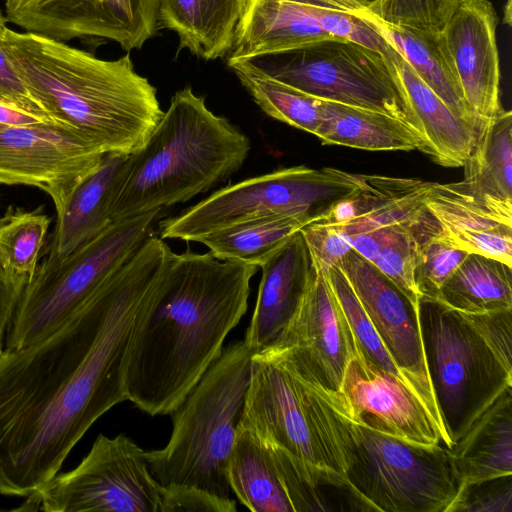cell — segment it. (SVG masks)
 Listing matches in <instances>:
<instances>
[{"label":"cell","instance_id":"681fc988","mask_svg":"<svg viewBox=\"0 0 512 512\" xmlns=\"http://www.w3.org/2000/svg\"><path fill=\"white\" fill-rule=\"evenodd\" d=\"M3 127H5V126H1V125H0V129H1V128H3Z\"/></svg>","mask_w":512,"mask_h":512},{"label":"cell","instance_id":"c3c4849f","mask_svg":"<svg viewBox=\"0 0 512 512\" xmlns=\"http://www.w3.org/2000/svg\"><path fill=\"white\" fill-rule=\"evenodd\" d=\"M504 22L507 25L511 24V0H507L504 6Z\"/></svg>","mask_w":512,"mask_h":512},{"label":"cell","instance_id":"2e32d148","mask_svg":"<svg viewBox=\"0 0 512 512\" xmlns=\"http://www.w3.org/2000/svg\"><path fill=\"white\" fill-rule=\"evenodd\" d=\"M278 344L289 345L324 389L340 392L345 369L358 349L325 274L316 270L296 314L275 345Z\"/></svg>","mask_w":512,"mask_h":512},{"label":"cell","instance_id":"5b68a950","mask_svg":"<svg viewBox=\"0 0 512 512\" xmlns=\"http://www.w3.org/2000/svg\"><path fill=\"white\" fill-rule=\"evenodd\" d=\"M255 352L244 340L224 349L172 412L168 443L147 452L149 471L162 488H193L232 499L228 461Z\"/></svg>","mask_w":512,"mask_h":512},{"label":"cell","instance_id":"603a6c76","mask_svg":"<svg viewBox=\"0 0 512 512\" xmlns=\"http://www.w3.org/2000/svg\"><path fill=\"white\" fill-rule=\"evenodd\" d=\"M127 155L105 154L76 185L57 212L56 226L46 258L60 260L87 243L108 225L120 168Z\"/></svg>","mask_w":512,"mask_h":512},{"label":"cell","instance_id":"44dd1931","mask_svg":"<svg viewBox=\"0 0 512 512\" xmlns=\"http://www.w3.org/2000/svg\"><path fill=\"white\" fill-rule=\"evenodd\" d=\"M425 204L442 235L455 246L512 266V220L475 202L459 182H431Z\"/></svg>","mask_w":512,"mask_h":512},{"label":"cell","instance_id":"e575fe53","mask_svg":"<svg viewBox=\"0 0 512 512\" xmlns=\"http://www.w3.org/2000/svg\"><path fill=\"white\" fill-rule=\"evenodd\" d=\"M467 254L442 235L428 210L416 232L414 282L419 297L436 300L444 282Z\"/></svg>","mask_w":512,"mask_h":512},{"label":"cell","instance_id":"4fadbf2b","mask_svg":"<svg viewBox=\"0 0 512 512\" xmlns=\"http://www.w3.org/2000/svg\"><path fill=\"white\" fill-rule=\"evenodd\" d=\"M338 266L408 387L424 405L441 433L444 445L450 449L425 364L418 303H413L388 276L353 248Z\"/></svg>","mask_w":512,"mask_h":512},{"label":"cell","instance_id":"8d00e7d4","mask_svg":"<svg viewBox=\"0 0 512 512\" xmlns=\"http://www.w3.org/2000/svg\"><path fill=\"white\" fill-rule=\"evenodd\" d=\"M325 276L346 316L360 354L406 383L340 267H331Z\"/></svg>","mask_w":512,"mask_h":512},{"label":"cell","instance_id":"cb8c5ba5","mask_svg":"<svg viewBox=\"0 0 512 512\" xmlns=\"http://www.w3.org/2000/svg\"><path fill=\"white\" fill-rule=\"evenodd\" d=\"M366 17L457 117L481 130L486 122L474 114L464 97L441 30L395 26L378 20L368 12Z\"/></svg>","mask_w":512,"mask_h":512},{"label":"cell","instance_id":"9a60e30c","mask_svg":"<svg viewBox=\"0 0 512 512\" xmlns=\"http://www.w3.org/2000/svg\"><path fill=\"white\" fill-rule=\"evenodd\" d=\"M337 397L350 417L373 430L413 444L444 445L426 408L406 383L358 350L345 369Z\"/></svg>","mask_w":512,"mask_h":512},{"label":"cell","instance_id":"ee69618b","mask_svg":"<svg viewBox=\"0 0 512 512\" xmlns=\"http://www.w3.org/2000/svg\"><path fill=\"white\" fill-rule=\"evenodd\" d=\"M71 0H6V17L26 32L38 34Z\"/></svg>","mask_w":512,"mask_h":512},{"label":"cell","instance_id":"ffe728a7","mask_svg":"<svg viewBox=\"0 0 512 512\" xmlns=\"http://www.w3.org/2000/svg\"><path fill=\"white\" fill-rule=\"evenodd\" d=\"M157 11L158 0H71L39 34L63 43L108 40L129 52L155 36Z\"/></svg>","mask_w":512,"mask_h":512},{"label":"cell","instance_id":"74e56055","mask_svg":"<svg viewBox=\"0 0 512 512\" xmlns=\"http://www.w3.org/2000/svg\"><path fill=\"white\" fill-rule=\"evenodd\" d=\"M378 20L422 30H441L461 0H351Z\"/></svg>","mask_w":512,"mask_h":512},{"label":"cell","instance_id":"4dcf8cb0","mask_svg":"<svg viewBox=\"0 0 512 512\" xmlns=\"http://www.w3.org/2000/svg\"><path fill=\"white\" fill-rule=\"evenodd\" d=\"M458 312L478 314L512 309V266L468 253L436 298Z\"/></svg>","mask_w":512,"mask_h":512},{"label":"cell","instance_id":"60d3db41","mask_svg":"<svg viewBox=\"0 0 512 512\" xmlns=\"http://www.w3.org/2000/svg\"><path fill=\"white\" fill-rule=\"evenodd\" d=\"M315 269L325 274L352 249L343 231L333 222L322 218L300 228Z\"/></svg>","mask_w":512,"mask_h":512},{"label":"cell","instance_id":"7c38bea8","mask_svg":"<svg viewBox=\"0 0 512 512\" xmlns=\"http://www.w3.org/2000/svg\"><path fill=\"white\" fill-rule=\"evenodd\" d=\"M47 512H161L163 488L149 471L147 452L124 434H99L73 470L36 492Z\"/></svg>","mask_w":512,"mask_h":512},{"label":"cell","instance_id":"d6986e66","mask_svg":"<svg viewBox=\"0 0 512 512\" xmlns=\"http://www.w3.org/2000/svg\"><path fill=\"white\" fill-rule=\"evenodd\" d=\"M259 268L262 276L256 305L244 339L257 351L279 341L316 274L300 230Z\"/></svg>","mask_w":512,"mask_h":512},{"label":"cell","instance_id":"7dc6e473","mask_svg":"<svg viewBox=\"0 0 512 512\" xmlns=\"http://www.w3.org/2000/svg\"><path fill=\"white\" fill-rule=\"evenodd\" d=\"M44 122H55L47 117L24 110L15 105L0 100V125L1 126H29ZM57 123V122H56Z\"/></svg>","mask_w":512,"mask_h":512},{"label":"cell","instance_id":"277c9868","mask_svg":"<svg viewBox=\"0 0 512 512\" xmlns=\"http://www.w3.org/2000/svg\"><path fill=\"white\" fill-rule=\"evenodd\" d=\"M250 150V139L213 113L191 87L177 91L146 142L120 168L112 222L208 191L238 171Z\"/></svg>","mask_w":512,"mask_h":512},{"label":"cell","instance_id":"bcb514c9","mask_svg":"<svg viewBox=\"0 0 512 512\" xmlns=\"http://www.w3.org/2000/svg\"><path fill=\"white\" fill-rule=\"evenodd\" d=\"M27 284L8 274L0 265V350L16 306Z\"/></svg>","mask_w":512,"mask_h":512},{"label":"cell","instance_id":"7a4b0ae2","mask_svg":"<svg viewBox=\"0 0 512 512\" xmlns=\"http://www.w3.org/2000/svg\"><path fill=\"white\" fill-rule=\"evenodd\" d=\"M258 269L210 252L174 253L134 325L127 400L151 416L172 413L221 355L247 311Z\"/></svg>","mask_w":512,"mask_h":512},{"label":"cell","instance_id":"3957f363","mask_svg":"<svg viewBox=\"0 0 512 512\" xmlns=\"http://www.w3.org/2000/svg\"><path fill=\"white\" fill-rule=\"evenodd\" d=\"M5 52L29 94L55 122L103 154L130 155L164 111L129 55L103 60L43 35L7 28Z\"/></svg>","mask_w":512,"mask_h":512},{"label":"cell","instance_id":"9c48e42d","mask_svg":"<svg viewBox=\"0 0 512 512\" xmlns=\"http://www.w3.org/2000/svg\"><path fill=\"white\" fill-rule=\"evenodd\" d=\"M418 316L429 380L452 448L500 393L512 387V370L460 312L419 297Z\"/></svg>","mask_w":512,"mask_h":512},{"label":"cell","instance_id":"d590c367","mask_svg":"<svg viewBox=\"0 0 512 512\" xmlns=\"http://www.w3.org/2000/svg\"><path fill=\"white\" fill-rule=\"evenodd\" d=\"M328 34L359 43L389 57L394 48L351 0H295Z\"/></svg>","mask_w":512,"mask_h":512},{"label":"cell","instance_id":"f35d334b","mask_svg":"<svg viewBox=\"0 0 512 512\" xmlns=\"http://www.w3.org/2000/svg\"><path fill=\"white\" fill-rule=\"evenodd\" d=\"M426 213L417 222L402 224L383 237L374 265L388 276L417 304L419 295L414 282L416 232Z\"/></svg>","mask_w":512,"mask_h":512},{"label":"cell","instance_id":"f546056e","mask_svg":"<svg viewBox=\"0 0 512 512\" xmlns=\"http://www.w3.org/2000/svg\"><path fill=\"white\" fill-rule=\"evenodd\" d=\"M267 444L293 512L373 511L341 473L310 465Z\"/></svg>","mask_w":512,"mask_h":512},{"label":"cell","instance_id":"d6a6232c","mask_svg":"<svg viewBox=\"0 0 512 512\" xmlns=\"http://www.w3.org/2000/svg\"><path fill=\"white\" fill-rule=\"evenodd\" d=\"M227 62L242 86L265 114L316 135L322 121V99L266 75L248 60Z\"/></svg>","mask_w":512,"mask_h":512},{"label":"cell","instance_id":"1f68e13d","mask_svg":"<svg viewBox=\"0 0 512 512\" xmlns=\"http://www.w3.org/2000/svg\"><path fill=\"white\" fill-rule=\"evenodd\" d=\"M310 223L298 215H278L241 222L201 238L217 259L260 267L295 232Z\"/></svg>","mask_w":512,"mask_h":512},{"label":"cell","instance_id":"6da1fadb","mask_svg":"<svg viewBox=\"0 0 512 512\" xmlns=\"http://www.w3.org/2000/svg\"><path fill=\"white\" fill-rule=\"evenodd\" d=\"M173 255L150 235L54 332L0 350L1 495L39 491L94 422L127 400L134 325Z\"/></svg>","mask_w":512,"mask_h":512},{"label":"cell","instance_id":"52a82bcc","mask_svg":"<svg viewBox=\"0 0 512 512\" xmlns=\"http://www.w3.org/2000/svg\"><path fill=\"white\" fill-rule=\"evenodd\" d=\"M162 212L114 221L65 258H45L22 292L5 348L37 342L67 321L154 233Z\"/></svg>","mask_w":512,"mask_h":512},{"label":"cell","instance_id":"8fae6325","mask_svg":"<svg viewBox=\"0 0 512 512\" xmlns=\"http://www.w3.org/2000/svg\"><path fill=\"white\" fill-rule=\"evenodd\" d=\"M242 60L322 100L388 114L421 137L391 60L376 50L342 38H331L290 51Z\"/></svg>","mask_w":512,"mask_h":512},{"label":"cell","instance_id":"e0dca14e","mask_svg":"<svg viewBox=\"0 0 512 512\" xmlns=\"http://www.w3.org/2000/svg\"><path fill=\"white\" fill-rule=\"evenodd\" d=\"M497 22V13L489 0H461L441 29L464 97L483 122L503 109Z\"/></svg>","mask_w":512,"mask_h":512},{"label":"cell","instance_id":"ac0fdd59","mask_svg":"<svg viewBox=\"0 0 512 512\" xmlns=\"http://www.w3.org/2000/svg\"><path fill=\"white\" fill-rule=\"evenodd\" d=\"M360 178L359 189L325 218L343 231L355 251L374 263L389 230L417 222L426 213L431 182L382 175L360 174Z\"/></svg>","mask_w":512,"mask_h":512},{"label":"cell","instance_id":"ab89813d","mask_svg":"<svg viewBox=\"0 0 512 512\" xmlns=\"http://www.w3.org/2000/svg\"><path fill=\"white\" fill-rule=\"evenodd\" d=\"M446 512H512V474L461 484Z\"/></svg>","mask_w":512,"mask_h":512},{"label":"cell","instance_id":"83f0119b","mask_svg":"<svg viewBox=\"0 0 512 512\" xmlns=\"http://www.w3.org/2000/svg\"><path fill=\"white\" fill-rule=\"evenodd\" d=\"M323 145H342L368 151L427 153L423 139L388 114L323 100L322 121L316 135Z\"/></svg>","mask_w":512,"mask_h":512},{"label":"cell","instance_id":"f1b7e54d","mask_svg":"<svg viewBox=\"0 0 512 512\" xmlns=\"http://www.w3.org/2000/svg\"><path fill=\"white\" fill-rule=\"evenodd\" d=\"M228 480L251 511L293 512L267 442L241 421L228 461Z\"/></svg>","mask_w":512,"mask_h":512},{"label":"cell","instance_id":"d4e9b609","mask_svg":"<svg viewBox=\"0 0 512 512\" xmlns=\"http://www.w3.org/2000/svg\"><path fill=\"white\" fill-rule=\"evenodd\" d=\"M459 185L475 202L512 220V113L502 109L481 128Z\"/></svg>","mask_w":512,"mask_h":512},{"label":"cell","instance_id":"30bf717a","mask_svg":"<svg viewBox=\"0 0 512 512\" xmlns=\"http://www.w3.org/2000/svg\"><path fill=\"white\" fill-rule=\"evenodd\" d=\"M241 423L296 458L343 475L326 406L289 345L253 354Z\"/></svg>","mask_w":512,"mask_h":512},{"label":"cell","instance_id":"f6af8a7d","mask_svg":"<svg viewBox=\"0 0 512 512\" xmlns=\"http://www.w3.org/2000/svg\"><path fill=\"white\" fill-rule=\"evenodd\" d=\"M235 510L236 503L233 499H221L193 488H163L161 512H234Z\"/></svg>","mask_w":512,"mask_h":512},{"label":"cell","instance_id":"5bb4252c","mask_svg":"<svg viewBox=\"0 0 512 512\" xmlns=\"http://www.w3.org/2000/svg\"><path fill=\"white\" fill-rule=\"evenodd\" d=\"M103 154L69 127L56 122L0 129V184L45 192L58 212Z\"/></svg>","mask_w":512,"mask_h":512},{"label":"cell","instance_id":"ba28073f","mask_svg":"<svg viewBox=\"0 0 512 512\" xmlns=\"http://www.w3.org/2000/svg\"><path fill=\"white\" fill-rule=\"evenodd\" d=\"M360 174L304 165L281 168L220 188L181 214L159 222V237L198 242L232 225L270 216L325 218L360 187Z\"/></svg>","mask_w":512,"mask_h":512},{"label":"cell","instance_id":"4316f807","mask_svg":"<svg viewBox=\"0 0 512 512\" xmlns=\"http://www.w3.org/2000/svg\"><path fill=\"white\" fill-rule=\"evenodd\" d=\"M450 452L461 484L512 474V387L500 393Z\"/></svg>","mask_w":512,"mask_h":512},{"label":"cell","instance_id":"7402d4cb","mask_svg":"<svg viewBox=\"0 0 512 512\" xmlns=\"http://www.w3.org/2000/svg\"><path fill=\"white\" fill-rule=\"evenodd\" d=\"M388 58L416 119L426 154L444 167L463 166L476 143L479 128L457 117L395 49Z\"/></svg>","mask_w":512,"mask_h":512},{"label":"cell","instance_id":"8992f818","mask_svg":"<svg viewBox=\"0 0 512 512\" xmlns=\"http://www.w3.org/2000/svg\"><path fill=\"white\" fill-rule=\"evenodd\" d=\"M329 417L342 473L373 511L446 512L461 485L450 449L424 446L354 420L311 376Z\"/></svg>","mask_w":512,"mask_h":512},{"label":"cell","instance_id":"b9f144b4","mask_svg":"<svg viewBox=\"0 0 512 512\" xmlns=\"http://www.w3.org/2000/svg\"><path fill=\"white\" fill-rule=\"evenodd\" d=\"M505 367L512 370V309L487 313L460 312Z\"/></svg>","mask_w":512,"mask_h":512},{"label":"cell","instance_id":"484cf974","mask_svg":"<svg viewBox=\"0 0 512 512\" xmlns=\"http://www.w3.org/2000/svg\"><path fill=\"white\" fill-rule=\"evenodd\" d=\"M246 0H158V27L172 30L179 48L204 59L229 54Z\"/></svg>","mask_w":512,"mask_h":512},{"label":"cell","instance_id":"836d02e7","mask_svg":"<svg viewBox=\"0 0 512 512\" xmlns=\"http://www.w3.org/2000/svg\"><path fill=\"white\" fill-rule=\"evenodd\" d=\"M50 218L43 206L28 211L9 206L0 218V265L26 284L32 279Z\"/></svg>","mask_w":512,"mask_h":512},{"label":"cell","instance_id":"7bdbcfd3","mask_svg":"<svg viewBox=\"0 0 512 512\" xmlns=\"http://www.w3.org/2000/svg\"><path fill=\"white\" fill-rule=\"evenodd\" d=\"M7 22L6 15L0 10V100L51 119L29 94L5 52L2 41Z\"/></svg>","mask_w":512,"mask_h":512}]
</instances>
